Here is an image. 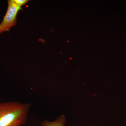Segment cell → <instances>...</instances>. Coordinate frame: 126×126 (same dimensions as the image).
Instances as JSON below:
<instances>
[{"mask_svg": "<svg viewBox=\"0 0 126 126\" xmlns=\"http://www.w3.org/2000/svg\"><path fill=\"white\" fill-rule=\"evenodd\" d=\"M30 106L18 102L0 103V126H22L26 121Z\"/></svg>", "mask_w": 126, "mask_h": 126, "instance_id": "1", "label": "cell"}, {"mask_svg": "<svg viewBox=\"0 0 126 126\" xmlns=\"http://www.w3.org/2000/svg\"><path fill=\"white\" fill-rule=\"evenodd\" d=\"M8 8L2 23L0 24V34L4 31H9L16 24V16L18 11L22 10L14 2L13 0L8 1Z\"/></svg>", "mask_w": 126, "mask_h": 126, "instance_id": "2", "label": "cell"}, {"mask_svg": "<svg viewBox=\"0 0 126 126\" xmlns=\"http://www.w3.org/2000/svg\"><path fill=\"white\" fill-rule=\"evenodd\" d=\"M65 118L64 115H62L57 118L55 121L50 122L45 120L41 123L42 126H64Z\"/></svg>", "mask_w": 126, "mask_h": 126, "instance_id": "3", "label": "cell"}, {"mask_svg": "<svg viewBox=\"0 0 126 126\" xmlns=\"http://www.w3.org/2000/svg\"><path fill=\"white\" fill-rule=\"evenodd\" d=\"M13 0L16 5L20 7L21 6L25 4L29 1L28 0Z\"/></svg>", "mask_w": 126, "mask_h": 126, "instance_id": "4", "label": "cell"}]
</instances>
